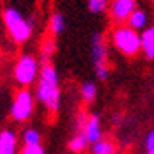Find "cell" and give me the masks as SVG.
Returning <instances> with one entry per match:
<instances>
[{
	"instance_id": "11",
	"label": "cell",
	"mask_w": 154,
	"mask_h": 154,
	"mask_svg": "<svg viewBox=\"0 0 154 154\" xmlns=\"http://www.w3.org/2000/svg\"><path fill=\"white\" fill-rule=\"evenodd\" d=\"M147 20H149L147 12H146L144 9H139V7H137V9L131 14V17H129V20H127L125 24L129 26V27H132L134 31L142 32L146 27H147Z\"/></svg>"
},
{
	"instance_id": "7",
	"label": "cell",
	"mask_w": 154,
	"mask_h": 154,
	"mask_svg": "<svg viewBox=\"0 0 154 154\" xmlns=\"http://www.w3.org/2000/svg\"><path fill=\"white\" fill-rule=\"evenodd\" d=\"M91 58L95 63V68H105L107 66V59H109V48L105 41L103 34H93L91 37Z\"/></svg>"
},
{
	"instance_id": "14",
	"label": "cell",
	"mask_w": 154,
	"mask_h": 154,
	"mask_svg": "<svg viewBox=\"0 0 154 154\" xmlns=\"http://www.w3.org/2000/svg\"><path fill=\"white\" fill-rule=\"evenodd\" d=\"M88 144H90V142H88V139L85 137V134H83V132H78V134H75V136L69 139V151L80 154L88 147Z\"/></svg>"
},
{
	"instance_id": "2",
	"label": "cell",
	"mask_w": 154,
	"mask_h": 154,
	"mask_svg": "<svg viewBox=\"0 0 154 154\" xmlns=\"http://www.w3.org/2000/svg\"><path fill=\"white\" fill-rule=\"evenodd\" d=\"M110 41L113 48L127 58H134L140 53V34L127 24H119L112 29Z\"/></svg>"
},
{
	"instance_id": "6",
	"label": "cell",
	"mask_w": 154,
	"mask_h": 154,
	"mask_svg": "<svg viewBox=\"0 0 154 154\" xmlns=\"http://www.w3.org/2000/svg\"><path fill=\"white\" fill-rule=\"evenodd\" d=\"M137 9L136 0H112L110 2V17L113 22L117 24H124L129 20L131 14Z\"/></svg>"
},
{
	"instance_id": "17",
	"label": "cell",
	"mask_w": 154,
	"mask_h": 154,
	"mask_svg": "<svg viewBox=\"0 0 154 154\" xmlns=\"http://www.w3.org/2000/svg\"><path fill=\"white\" fill-rule=\"evenodd\" d=\"M54 51H56L54 39H51V37L44 39V41H42V44H41V59L44 61V63H46V61H49Z\"/></svg>"
},
{
	"instance_id": "15",
	"label": "cell",
	"mask_w": 154,
	"mask_h": 154,
	"mask_svg": "<svg viewBox=\"0 0 154 154\" xmlns=\"http://www.w3.org/2000/svg\"><path fill=\"white\" fill-rule=\"evenodd\" d=\"M80 93H82V100L85 103H91L97 98V85L93 82H85L80 88Z\"/></svg>"
},
{
	"instance_id": "22",
	"label": "cell",
	"mask_w": 154,
	"mask_h": 154,
	"mask_svg": "<svg viewBox=\"0 0 154 154\" xmlns=\"http://www.w3.org/2000/svg\"><path fill=\"white\" fill-rule=\"evenodd\" d=\"M152 2H154V0H152Z\"/></svg>"
},
{
	"instance_id": "18",
	"label": "cell",
	"mask_w": 154,
	"mask_h": 154,
	"mask_svg": "<svg viewBox=\"0 0 154 154\" xmlns=\"http://www.w3.org/2000/svg\"><path fill=\"white\" fill-rule=\"evenodd\" d=\"M110 9V0H88V10L91 14H103Z\"/></svg>"
},
{
	"instance_id": "9",
	"label": "cell",
	"mask_w": 154,
	"mask_h": 154,
	"mask_svg": "<svg viewBox=\"0 0 154 154\" xmlns=\"http://www.w3.org/2000/svg\"><path fill=\"white\" fill-rule=\"evenodd\" d=\"M17 152V134L12 129L0 131V154Z\"/></svg>"
},
{
	"instance_id": "13",
	"label": "cell",
	"mask_w": 154,
	"mask_h": 154,
	"mask_svg": "<svg viewBox=\"0 0 154 154\" xmlns=\"http://www.w3.org/2000/svg\"><path fill=\"white\" fill-rule=\"evenodd\" d=\"M117 152V147L112 140L102 139L95 144H91V154H115Z\"/></svg>"
},
{
	"instance_id": "12",
	"label": "cell",
	"mask_w": 154,
	"mask_h": 154,
	"mask_svg": "<svg viewBox=\"0 0 154 154\" xmlns=\"http://www.w3.org/2000/svg\"><path fill=\"white\" fill-rule=\"evenodd\" d=\"M64 27H66V20H64V15L59 14V12H54L49 19V31L53 36H59L63 34Z\"/></svg>"
},
{
	"instance_id": "21",
	"label": "cell",
	"mask_w": 154,
	"mask_h": 154,
	"mask_svg": "<svg viewBox=\"0 0 154 154\" xmlns=\"http://www.w3.org/2000/svg\"><path fill=\"white\" fill-rule=\"evenodd\" d=\"M146 154H154V149H152V151H147Z\"/></svg>"
},
{
	"instance_id": "3",
	"label": "cell",
	"mask_w": 154,
	"mask_h": 154,
	"mask_svg": "<svg viewBox=\"0 0 154 154\" xmlns=\"http://www.w3.org/2000/svg\"><path fill=\"white\" fill-rule=\"evenodd\" d=\"M2 19H4V24H5V27H7V31H9L10 37H12L17 44H22V42L31 39L32 24L29 22L17 9L7 7V9L4 10V14H2Z\"/></svg>"
},
{
	"instance_id": "5",
	"label": "cell",
	"mask_w": 154,
	"mask_h": 154,
	"mask_svg": "<svg viewBox=\"0 0 154 154\" xmlns=\"http://www.w3.org/2000/svg\"><path fill=\"white\" fill-rule=\"evenodd\" d=\"M32 112H34V95L27 88L19 90L10 105V117L15 122H26L32 115Z\"/></svg>"
},
{
	"instance_id": "10",
	"label": "cell",
	"mask_w": 154,
	"mask_h": 154,
	"mask_svg": "<svg viewBox=\"0 0 154 154\" xmlns=\"http://www.w3.org/2000/svg\"><path fill=\"white\" fill-rule=\"evenodd\" d=\"M140 53L147 59H154V26L140 32Z\"/></svg>"
},
{
	"instance_id": "1",
	"label": "cell",
	"mask_w": 154,
	"mask_h": 154,
	"mask_svg": "<svg viewBox=\"0 0 154 154\" xmlns=\"http://www.w3.org/2000/svg\"><path fill=\"white\" fill-rule=\"evenodd\" d=\"M36 98L49 113H56L61 107V90H59V75L53 64L46 63L41 68V75L36 85Z\"/></svg>"
},
{
	"instance_id": "4",
	"label": "cell",
	"mask_w": 154,
	"mask_h": 154,
	"mask_svg": "<svg viewBox=\"0 0 154 154\" xmlns=\"http://www.w3.org/2000/svg\"><path fill=\"white\" fill-rule=\"evenodd\" d=\"M41 68L39 66V59L32 54H24L17 59V63L14 66V78L20 86H29L34 82H37V78L41 75Z\"/></svg>"
},
{
	"instance_id": "19",
	"label": "cell",
	"mask_w": 154,
	"mask_h": 154,
	"mask_svg": "<svg viewBox=\"0 0 154 154\" xmlns=\"http://www.w3.org/2000/svg\"><path fill=\"white\" fill-rule=\"evenodd\" d=\"M20 154H46L44 147L41 144H36V146H24Z\"/></svg>"
},
{
	"instance_id": "8",
	"label": "cell",
	"mask_w": 154,
	"mask_h": 154,
	"mask_svg": "<svg viewBox=\"0 0 154 154\" xmlns=\"http://www.w3.org/2000/svg\"><path fill=\"white\" fill-rule=\"evenodd\" d=\"M80 132H83V134H85V137L88 139V142H90V144H95V142L102 140V125H100L98 115H97V113L88 115L85 125H83V129Z\"/></svg>"
},
{
	"instance_id": "16",
	"label": "cell",
	"mask_w": 154,
	"mask_h": 154,
	"mask_svg": "<svg viewBox=\"0 0 154 154\" xmlns=\"http://www.w3.org/2000/svg\"><path fill=\"white\" fill-rule=\"evenodd\" d=\"M22 140H24V146H36V144H41V132L34 129V127H29L26 129L22 134Z\"/></svg>"
},
{
	"instance_id": "20",
	"label": "cell",
	"mask_w": 154,
	"mask_h": 154,
	"mask_svg": "<svg viewBox=\"0 0 154 154\" xmlns=\"http://www.w3.org/2000/svg\"><path fill=\"white\" fill-rule=\"evenodd\" d=\"M154 149V131H151L146 137V151H152Z\"/></svg>"
}]
</instances>
